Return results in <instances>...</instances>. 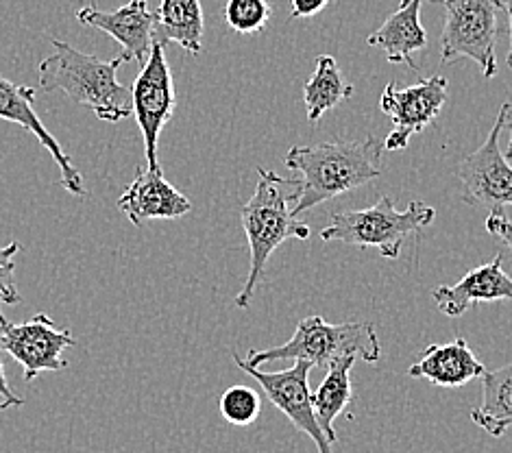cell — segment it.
Returning a JSON list of instances; mask_svg holds the SVG:
<instances>
[{"label":"cell","mask_w":512,"mask_h":453,"mask_svg":"<svg viewBox=\"0 0 512 453\" xmlns=\"http://www.w3.org/2000/svg\"><path fill=\"white\" fill-rule=\"evenodd\" d=\"M356 364V358H343L327 369L323 384L312 393V406L316 421H319L321 430L325 432L329 443H336V419L347 410L353 401V388H351V369Z\"/></svg>","instance_id":"ffe728a7"},{"label":"cell","mask_w":512,"mask_h":453,"mask_svg":"<svg viewBox=\"0 0 512 453\" xmlns=\"http://www.w3.org/2000/svg\"><path fill=\"white\" fill-rule=\"evenodd\" d=\"M484 371V364L475 358L469 342L465 338H454L443 345L423 349L419 360L408 369V375L414 379H428L434 386L458 388L475 377H482Z\"/></svg>","instance_id":"2e32d148"},{"label":"cell","mask_w":512,"mask_h":453,"mask_svg":"<svg viewBox=\"0 0 512 453\" xmlns=\"http://www.w3.org/2000/svg\"><path fill=\"white\" fill-rule=\"evenodd\" d=\"M292 18H314L329 5V0H290Z\"/></svg>","instance_id":"484cf974"},{"label":"cell","mask_w":512,"mask_h":453,"mask_svg":"<svg viewBox=\"0 0 512 453\" xmlns=\"http://www.w3.org/2000/svg\"><path fill=\"white\" fill-rule=\"evenodd\" d=\"M384 140H332L310 146H292L284 157L286 168L301 175L303 192L297 201V218L340 194L367 186L382 175Z\"/></svg>","instance_id":"6da1fadb"},{"label":"cell","mask_w":512,"mask_h":453,"mask_svg":"<svg viewBox=\"0 0 512 453\" xmlns=\"http://www.w3.org/2000/svg\"><path fill=\"white\" fill-rule=\"evenodd\" d=\"M504 255H497L493 262L473 268L454 286L434 288L432 297L436 308L449 318H460L473 305L512 301V277L502 268Z\"/></svg>","instance_id":"9a60e30c"},{"label":"cell","mask_w":512,"mask_h":453,"mask_svg":"<svg viewBox=\"0 0 512 453\" xmlns=\"http://www.w3.org/2000/svg\"><path fill=\"white\" fill-rule=\"evenodd\" d=\"M116 205L136 227L149 220H173L192 212V201L170 186L162 166L138 170Z\"/></svg>","instance_id":"4fadbf2b"},{"label":"cell","mask_w":512,"mask_h":453,"mask_svg":"<svg viewBox=\"0 0 512 453\" xmlns=\"http://www.w3.org/2000/svg\"><path fill=\"white\" fill-rule=\"evenodd\" d=\"M406 3H410V0H401V5H406Z\"/></svg>","instance_id":"f546056e"},{"label":"cell","mask_w":512,"mask_h":453,"mask_svg":"<svg viewBox=\"0 0 512 453\" xmlns=\"http://www.w3.org/2000/svg\"><path fill=\"white\" fill-rule=\"evenodd\" d=\"M434 218L436 210L423 201H412L406 210H397L393 199L382 197L367 210L332 214L321 238L358 249H377L386 260H397L404 242L412 234H421Z\"/></svg>","instance_id":"5b68a950"},{"label":"cell","mask_w":512,"mask_h":453,"mask_svg":"<svg viewBox=\"0 0 512 453\" xmlns=\"http://www.w3.org/2000/svg\"><path fill=\"white\" fill-rule=\"evenodd\" d=\"M0 118L7 122H16L22 129L31 131L44 149L51 153L55 164L59 166V183L72 197H85L83 177L79 170L72 166L70 157L62 149L51 131L46 129L42 118L35 114V90L31 85H16L9 79L0 77Z\"/></svg>","instance_id":"7c38bea8"},{"label":"cell","mask_w":512,"mask_h":453,"mask_svg":"<svg viewBox=\"0 0 512 453\" xmlns=\"http://www.w3.org/2000/svg\"><path fill=\"white\" fill-rule=\"evenodd\" d=\"M445 7V27L441 35V64L471 59L484 79L497 75L499 3L497 0H436Z\"/></svg>","instance_id":"8992f818"},{"label":"cell","mask_w":512,"mask_h":453,"mask_svg":"<svg viewBox=\"0 0 512 453\" xmlns=\"http://www.w3.org/2000/svg\"><path fill=\"white\" fill-rule=\"evenodd\" d=\"M221 414L231 425L247 427L258 421L262 410V399L251 386H231L221 397Z\"/></svg>","instance_id":"603a6c76"},{"label":"cell","mask_w":512,"mask_h":453,"mask_svg":"<svg viewBox=\"0 0 512 453\" xmlns=\"http://www.w3.org/2000/svg\"><path fill=\"white\" fill-rule=\"evenodd\" d=\"M273 16L268 0H227L225 22L231 31L240 35L260 33Z\"/></svg>","instance_id":"7402d4cb"},{"label":"cell","mask_w":512,"mask_h":453,"mask_svg":"<svg viewBox=\"0 0 512 453\" xmlns=\"http://www.w3.org/2000/svg\"><path fill=\"white\" fill-rule=\"evenodd\" d=\"M77 347L70 329H59L48 314H35L27 323H11L0 312V351L22 364L24 382H33L46 371H64V351Z\"/></svg>","instance_id":"9c48e42d"},{"label":"cell","mask_w":512,"mask_h":453,"mask_svg":"<svg viewBox=\"0 0 512 453\" xmlns=\"http://www.w3.org/2000/svg\"><path fill=\"white\" fill-rule=\"evenodd\" d=\"M353 85L340 75V68L332 55H319L314 61V72L303 88V103L308 109V120L319 122L336 105L351 99Z\"/></svg>","instance_id":"44dd1931"},{"label":"cell","mask_w":512,"mask_h":453,"mask_svg":"<svg viewBox=\"0 0 512 453\" xmlns=\"http://www.w3.org/2000/svg\"><path fill=\"white\" fill-rule=\"evenodd\" d=\"M484 225L493 238L506 244V247L512 251V220H508L504 214H489L486 216Z\"/></svg>","instance_id":"d4e9b609"},{"label":"cell","mask_w":512,"mask_h":453,"mask_svg":"<svg viewBox=\"0 0 512 453\" xmlns=\"http://www.w3.org/2000/svg\"><path fill=\"white\" fill-rule=\"evenodd\" d=\"M20 406H24V399L11 390V386L7 382V375H5V366H3V362H0V410L20 408Z\"/></svg>","instance_id":"4316f807"},{"label":"cell","mask_w":512,"mask_h":453,"mask_svg":"<svg viewBox=\"0 0 512 453\" xmlns=\"http://www.w3.org/2000/svg\"><path fill=\"white\" fill-rule=\"evenodd\" d=\"M77 20L85 27L105 31L123 46V57L127 61H138L144 66L153 48L155 14L149 11L146 0H129L125 7L116 11H99L96 7L79 9Z\"/></svg>","instance_id":"5bb4252c"},{"label":"cell","mask_w":512,"mask_h":453,"mask_svg":"<svg viewBox=\"0 0 512 453\" xmlns=\"http://www.w3.org/2000/svg\"><path fill=\"white\" fill-rule=\"evenodd\" d=\"M499 7H502L506 14H508V29H510V51H508V57H506V64L508 68L512 70V0H497Z\"/></svg>","instance_id":"83f0119b"},{"label":"cell","mask_w":512,"mask_h":453,"mask_svg":"<svg viewBox=\"0 0 512 453\" xmlns=\"http://www.w3.org/2000/svg\"><path fill=\"white\" fill-rule=\"evenodd\" d=\"M421 5L423 0H410L401 5L367 38L369 46L382 48L390 64H408L414 72L419 70V64L412 59V53L428 48V33L421 27Z\"/></svg>","instance_id":"e0dca14e"},{"label":"cell","mask_w":512,"mask_h":453,"mask_svg":"<svg viewBox=\"0 0 512 453\" xmlns=\"http://www.w3.org/2000/svg\"><path fill=\"white\" fill-rule=\"evenodd\" d=\"M133 112L138 118V127L144 136V153L149 168H160L157 162V144H160L162 129L173 118L177 107L175 81L170 72L164 44L153 40L149 59L144 61L140 75L133 81Z\"/></svg>","instance_id":"ba28073f"},{"label":"cell","mask_w":512,"mask_h":453,"mask_svg":"<svg viewBox=\"0 0 512 453\" xmlns=\"http://www.w3.org/2000/svg\"><path fill=\"white\" fill-rule=\"evenodd\" d=\"M504 129L508 131V151H506V157L512 159V105L508 109V118H506V127Z\"/></svg>","instance_id":"f1b7e54d"},{"label":"cell","mask_w":512,"mask_h":453,"mask_svg":"<svg viewBox=\"0 0 512 453\" xmlns=\"http://www.w3.org/2000/svg\"><path fill=\"white\" fill-rule=\"evenodd\" d=\"M447 99V79L443 75L423 79L408 88H399L390 81L380 96V109L393 120L395 129L384 140V151H404L412 136L434 125Z\"/></svg>","instance_id":"30bf717a"},{"label":"cell","mask_w":512,"mask_h":453,"mask_svg":"<svg viewBox=\"0 0 512 453\" xmlns=\"http://www.w3.org/2000/svg\"><path fill=\"white\" fill-rule=\"evenodd\" d=\"M203 7L201 0H162L155 11L153 40L160 44H179L190 55L203 51Z\"/></svg>","instance_id":"ac0fdd59"},{"label":"cell","mask_w":512,"mask_h":453,"mask_svg":"<svg viewBox=\"0 0 512 453\" xmlns=\"http://www.w3.org/2000/svg\"><path fill=\"white\" fill-rule=\"evenodd\" d=\"M258 175L260 179L253 197L240 210L242 227H245L251 251L249 277L245 281V288L236 297V305L240 310H247L251 305L271 255L290 238H310L308 223H303V220L292 214L303 192L301 179H288L262 166L258 168Z\"/></svg>","instance_id":"7a4b0ae2"},{"label":"cell","mask_w":512,"mask_h":453,"mask_svg":"<svg viewBox=\"0 0 512 453\" xmlns=\"http://www.w3.org/2000/svg\"><path fill=\"white\" fill-rule=\"evenodd\" d=\"M343 358H360L369 364L380 362L382 342L375 332L373 323H327L323 316L312 314L301 318L297 323V332L286 345L271 349H253L247 355V364L260 369L262 364L292 360L308 362L312 366L329 369Z\"/></svg>","instance_id":"277c9868"},{"label":"cell","mask_w":512,"mask_h":453,"mask_svg":"<svg viewBox=\"0 0 512 453\" xmlns=\"http://www.w3.org/2000/svg\"><path fill=\"white\" fill-rule=\"evenodd\" d=\"M471 421L482 430L502 438L512 427V364L482 375V403L471 410Z\"/></svg>","instance_id":"d6986e66"},{"label":"cell","mask_w":512,"mask_h":453,"mask_svg":"<svg viewBox=\"0 0 512 453\" xmlns=\"http://www.w3.org/2000/svg\"><path fill=\"white\" fill-rule=\"evenodd\" d=\"M53 48L55 53L42 59L38 68L44 92L62 90L105 122H120L133 114L131 90L118 81V68L125 64L123 57L105 61L62 40H53Z\"/></svg>","instance_id":"3957f363"},{"label":"cell","mask_w":512,"mask_h":453,"mask_svg":"<svg viewBox=\"0 0 512 453\" xmlns=\"http://www.w3.org/2000/svg\"><path fill=\"white\" fill-rule=\"evenodd\" d=\"M510 103L499 107L495 125L478 151L462 159L456 175L462 183L460 199L467 205L489 207L491 214H504L512 207V166L499 149V138L506 127Z\"/></svg>","instance_id":"52a82bcc"},{"label":"cell","mask_w":512,"mask_h":453,"mask_svg":"<svg viewBox=\"0 0 512 453\" xmlns=\"http://www.w3.org/2000/svg\"><path fill=\"white\" fill-rule=\"evenodd\" d=\"M231 358L240 366V371L251 375L255 382L262 386L266 397L271 399L273 406L284 412L290 423L297 427L299 432L312 438V443L319 449V453H334L332 443H329L325 432L321 430L319 421H316L314 406H312V390H310V371L314 369L308 362H295L288 371L266 373L262 369L247 364L238 353H231Z\"/></svg>","instance_id":"8fae6325"},{"label":"cell","mask_w":512,"mask_h":453,"mask_svg":"<svg viewBox=\"0 0 512 453\" xmlns=\"http://www.w3.org/2000/svg\"><path fill=\"white\" fill-rule=\"evenodd\" d=\"M20 244L14 240L9 244H0V303L18 305L22 303L20 292L16 288V255L20 253Z\"/></svg>","instance_id":"cb8c5ba5"}]
</instances>
